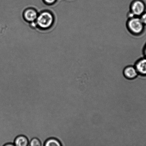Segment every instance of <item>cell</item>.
<instances>
[{"label": "cell", "mask_w": 146, "mask_h": 146, "mask_svg": "<svg viewBox=\"0 0 146 146\" xmlns=\"http://www.w3.org/2000/svg\"><path fill=\"white\" fill-rule=\"evenodd\" d=\"M14 143L15 146H28L29 144V141L25 135H20L16 137Z\"/></svg>", "instance_id": "7"}, {"label": "cell", "mask_w": 146, "mask_h": 146, "mask_svg": "<svg viewBox=\"0 0 146 146\" xmlns=\"http://www.w3.org/2000/svg\"><path fill=\"white\" fill-rule=\"evenodd\" d=\"M4 146H15L14 143H7L4 144Z\"/></svg>", "instance_id": "12"}, {"label": "cell", "mask_w": 146, "mask_h": 146, "mask_svg": "<svg viewBox=\"0 0 146 146\" xmlns=\"http://www.w3.org/2000/svg\"><path fill=\"white\" fill-rule=\"evenodd\" d=\"M140 19L144 25H146V11L144 12L140 17Z\"/></svg>", "instance_id": "11"}, {"label": "cell", "mask_w": 146, "mask_h": 146, "mask_svg": "<svg viewBox=\"0 0 146 146\" xmlns=\"http://www.w3.org/2000/svg\"><path fill=\"white\" fill-rule=\"evenodd\" d=\"M59 140L55 138H50L47 139L44 143V146H61Z\"/></svg>", "instance_id": "8"}, {"label": "cell", "mask_w": 146, "mask_h": 146, "mask_svg": "<svg viewBox=\"0 0 146 146\" xmlns=\"http://www.w3.org/2000/svg\"><path fill=\"white\" fill-rule=\"evenodd\" d=\"M39 13L35 9L29 7L25 9L23 13V19L28 23L35 21Z\"/></svg>", "instance_id": "4"}, {"label": "cell", "mask_w": 146, "mask_h": 146, "mask_svg": "<svg viewBox=\"0 0 146 146\" xmlns=\"http://www.w3.org/2000/svg\"><path fill=\"white\" fill-rule=\"evenodd\" d=\"M138 74L146 76V57L141 58L136 62L134 65Z\"/></svg>", "instance_id": "6"}, {"label": "cell", "mask_w": 146, "mask_h": 146, "mask_svg": "<svg viewBox=\"0 0 146 146\" xmlns=\"http://www.w3.org/2000/svg\"><path fill=\"white\" fill-rule=\"evenodd\" d=\"M123 73L124 77L129 80L135 79L139 75L135 66L133 65L126 66L124 68Z\"/></svg>", "instance_id": "5"}, {"label": "cell", "mask_w": 146, "mask_h": 146, "mask_svg": "<svg viewBox=\"0 0 146 146\" xmlns=\"http://www.w3.org/2000/svg\"><path fill=\"white\" fill-rule=\"evenodd\" d=\"M145 26L139 17H134L129 18L127 21V28L133 35H141L144 31Z\"/></svg>", "instance_id": "2"}, {"label": "cell", "mask_w": 146, "mask_h": 146, "mask_svg": "<svg viewBox=\"0 0 146 146\" xmlns=\"http://www.w3.org/2000/svg\"><path fill=\"white\" fill-rule=\"evenodd\" d=\"M143 53L144 56L146 57V44L145 46L144 47Z\"/></svg>", "instance_id": "13"}, {"label": "cell", "mask_w": 146, "mask_h": 146, "mask_svg": "<svg viewBox=\"0 0 146 146\" xmlns=\"http://www.w3.org/2000/svg\"><path fill=\"white\" fill-rule=\"evenodd\" d=\"M42 1L46 5H52L57 2V0H42Z\"/></svg>", "instance_id": "10"}, {"label": "cell", "mask_w": 146, "mask_h": 146, "mask_svg": "<svg viewBox=\"0 0 146 146\" xmlns=\"http://www.w3.org/2000/svg\"><path fill=\"white\" fill-rule=\"evenodd\" d=\"M146 8L145 3L142 0H134L130 6V11L134 16L140 17L145 11Z\"/></svg>", "instance_id": "3"}, {"label": "cell", "mask_w": 146, "mask_h": 146, "mask_svg": "<svg viewBox=\"0 0 146 146\" xmlns=\"http://www.w3.org/2000/svg\"><path fill=\"white\" fill-rule=\"evenodd\" d=\"M29 146H42L40 140L36 137L31 139L29 141Z\"/></svg>", "instance_id": "9"}, {"label": "cell", "mask_w": 146, "mask_h": 146, "mask_svg": "<svg viewBox=\"0 0 146 146\" xmlns=\"http://www.w3.org/2000/svg\"><path fill=\"white\" fill-rule=\"evenodd\" d=\"M55 18L53 13L48 10H44L39 13L36 23L37 28L46 31L51 28L54 23Z\"/></svg>", "instance_id": "1"}]
</instances>
